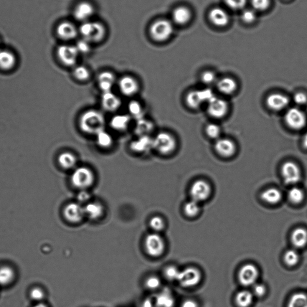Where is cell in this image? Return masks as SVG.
I'll return each instance as SVG.
<instances>
[{
	"mask_svg": "<svg viewBox=\"0 0 307 307\" xmlns=\"http://www.w3.org/2000/svg\"><path fill=\"white\" fill-rule=\"evenodd\" d=\"M106 124L105 115L96 110L85 111L79 120V126L83 133L95 136L105 130Z\"/></svg>",
	"mask_w": 307,
	"mask_h": 307,
	"instance_id": "6da1fadb",
	"label": "cell"
},
{
	"mask_svg": "<svg viewBox=\"0 0 307 307\" xmlns=\"http://www.w3.org/2000/svg\"><path fill=\"white\" fill-rule=\"evenodd\" d=\"M95 175L92 170L86 166L76 167L70 177L72 186L80 190H88L95 182Z\"/></svg>",
	"mask_w": 307,
	"mask_h": 307,
	"instance_id": "7a4b0ae2",
	"label": "cell"
},
{
	"mask_svg": "<svg viewBox=\"0 0 307 307\" xmlns=\"http://www.w3.org/2000/svg\"><path fill=\"white\" fill-rule=\"evenodd\" d=\"M105 26L100 22L87 21L83 22L79 29V33L82 39L91 43L101 41L106 35Z\"/></svg>",
	"mask_w": 307,
	"mask_h": 307,
	"instance_id": "3957f363",
	"label": "cell"
},
{
	"mask_svg": "<svg viewBox=\"0 0 307 307\" xmlns=\"http://www.w3.org/2000/svg\"><path fill=\"white\" fill-rule=\"evenodd\" d=\"M177 141L173 134L161 131L153 138V149L163 156H170L176 150Z\"/></svg>",
	"mask_w": 307,
	"mask_h": 307,
	"instance_id": "277c9868",
	"label": "cell"
},
{
	"mask_svg": "<svg viewBox=\"0 0 307 307\" xmlns=\"http://www.w3.org/2000/svg\"><path fill=\"white\" fill-rule=\"evenodd\" d=\"M174 32L172 23L166 19H157L149 28V34L155 41L163 42L169 40Z\"/></svg>",
	"mask_w": 307,
	"mask_h": 307,
	"instance_id": "5b68a950",
	"label": "cell"
},
{
	"mask_svg": "<svg viewBox=\"0 0 307 307\" xmlns=\"http://www.w3.org/2000/svg\"><path fill=\"white\" fill-rule=\"evenodd\" d=\"M144 246L146 253L153 258L161 257L166 250V242L164 238L156 232L150 233L146 236L145 240Z\"/></svg>",
	"mask_w": 307,
	"mask_h": 307,
	"instance_id": "8992f818",
	"label": "cell"
},
{
	"mask_svg": "<svg viewBox=\"0 0 307 307\" xmlns=\"http://www.w3.org/2000/svg\"><path fill=\"white\" fill-rule=\"evenodd\" d=\"M57 54L58 60L63 65L73 67L77 65L80 53L75 46L63 45L58 48Z\"/></svg>",
	"mask_w": 307,
	"mask_h": 307,
	"instance_id": "52a82bcc",
	"label": "cell"
},
{
	"mask_svg": "<svg viewBox=\"0 0 307 307\" xmlns=\"http://www.w3.org/2000/svg\"><path fill=\"white\" fill-rule=\"evenodd\" d=\"M285 120L287 125L293 130L303 129L307 123V118L303 111L298 108H292L286 112Z\"/></svg>",
	"mask_w": 307,
	"mask_h": 307,
	"instance_id": "ba28073f",
	"label": "cell"
},
{
	"mask_svg": "<svg viewBox=\"0 0 307 307\" xmlns=\"http://www.w3.org/2000/svg\"><path fill=\"white\" fill-rule=\"evenodd\" d=\"M63 215L68 223H80L85 217L84 207L78 202L70 203L65 207Z\"/></svg>",
	"mask_w": 307,
	"mask_h": 307,
	"instance_id": "9c48e42d",
	"label": "cell"
},
{
	"mask_svg": "<svg viewBox=\"0 0 307 307\" xmlns=\"http://www.w3.org/2000/svg\"><path fill=\"white\" fill-rule=\"evenodd\" d=\"M211 194V187L207 181L197 180L190 187V194L192 200L198 203L209 199Z\"/></svg>",
	"mask_w": 307,
	"mask_h": 307,
	"instance_id": "30bf717a",
	"label": "cell"
},
{
	"mask_svg": "<svg viewBox=\"0 0 307 307\" xmlns=\"http://www.w3.org/2000/svg\"><path fill=\"white\" fill-rule=\"evenodd\" d=\"M281 176L284 181L288 185L298 183L301 178V170L293 162H286L281 166Z\"/></svg>",
	"mask_w": 307,
	"mask_h": 307,
	"instance_id": "8fae6325",
	"label": "cell"
},
{
	"mask_svg": "<svg viewBox=\"0 0 307 307\" xmlns=\"http://www.w3.org/2000/svg\"><path fill=\"white\" fill-rule=\"evenodd\" d=\"M201 278V273L198 269L189 267L181 271L178 281L182 287L189 288L197 285Z\"/></svg>",
	"mask_w": 307,
	"mask_h": 307,
	"instance_id": "7c38bea8",
	"label": "cell"
},
{
	"mask_svg": "<svg viewBox=\"0 0 307 307\" xmlns=\"http://www.w3.org/2000/svg\"><path fill=\"white\" fill-rule=\"evenodd\" d=\"M259 272L257 267L253 264H246L240 269L238 273V280L242 286H250L255 285Z\"/></svg>",
	"mask_w": 307,
	"mask_h": 307,
	"instance_id": "4fadbf2b",
	"label": "cell"
},
{
	"mask_svg": "<svg viewBox=\"0 0 307 307\" xmlns=\"http://www.w3.org/2000/svg\"><path fill=\"white\" fill-rule=\"evenodd\" d=\"M118 86L120 92L126 97L136 95L140 89V85L136 79L129 75L121 78L118 81Z\"/></svg>",
	"mask_w": 307,
	"mask_h": 307,
	"instance_id": "5bb4252c",
	"label": "cell"
},
{
	"mask_svg": "<svg viewBox=\"0 0 307 307\" xmlns=\"http://www.w3.org/2000/svg\"><path fill=\"white\" fill-rule=\"evenodd\" d=\"M131 150L137 154H145L153 149V138L151 136L136 137L131 142Z\"/></svg>",
	"mask_w": 307,
	"mask_h": 307,
	"instance_id": "9a60e30c",
	"label": "cell"
},
{
	"mask_svg": "<svg viewBox=\"0 0 307 307\" xmlns=\"http://www.w3.org/2000/svg\"><path fill=\"white\" fill-rule=\"evenodd\" d=\"M208 103V112L212 117L221 118L226 115L229 107L225 100L215 97Z\"/></svg>",
	"mask_w": 307,
	"mask_h": 307,
	"instance_id": "2e32d148",
	"label": "cell"
},
{
	"mask_svg": "<svg viewBox=\"0 0 307 307\" xmlns=\"http://www.w3.org/2000/svg\"><path fill=\"white\" fill-rule=\"evenodd\" d=\"M101 105L104 110L108 113H114L121 108L122 101L113 91L102 93Z\"/></svg>",
	"mask_w": 307,
	"mask_h": 307,
	"instance_id": "e0dca14e",
	"label": "cell"
},
{
	"mask_svg": "<svg viewBox=\"0 0 307 307\" xmlns=\"http://www.w3.org/2000/svg\"><path fill=\"white\" fill-rule=\"evenodd\" d=\"M95 12V7L90 2L83 1L76 6L73 14L78 21L85 22L90 21Z\"/></svg>",
	"mask_w": 307,
	"mask_h": 307,
	"instance_id": "ac0fdd59",
	"label": "cell"
},
{
	"mask_svg": "<svg viewBox=\"0 0 307 307\" xmlns=\"http://www.w3.org/2000/svg\"><path fill=\"white\" fill-rule=\"evenodd\" d=\"M289 104L288 96L281 93H273L266 98V105L271 110L280 111L285 110Z\"/></svg>",
	"mask_w": 307,
	"mask_h": 307,
	"instance_id": "d6986e66",
	"label": "cell"
},
{
	"mask_svg": "<svg viewBox=\"0 0 307 307\" xmlns=\"http://www.w3.org/2000/svg\"><path fill=\"white\" fill-rule=\"evenodd\" d=\"M57 34L61 39L69 41L77 37L79 30L72 22L65 21L58 25Z\"/></svg>",
	"mask_w": 307,
	"mask_h": 307,
	"instance_id": "ffe728a7",
	"label": "cell"
},
{
	"mask_svg": "<svg viewBox=\"0 0 307 307\" xmlns=\"http://www.w3.org/2000/svg\"><path fill=\"white\" fill-rule=\"evenodd\" d=\"M116 82V79L115 75L110 71H105L100 73L98 76L97 84L102 93L112 91Z\"/></svg>",
	"mask_w": 307,
	"mask_h": 307,
	"instance_id": "44dd1931",
	"label": "cell"
},
{
	"mask_svg": "<svg viewBox=\"0 0 307 307\" xmlns=\"http://www.w3.org/2000/svg\"><path fill=\"white\" fill-rule=\"evenodd\" d=\"M214 147L217 153L224 157H232L237 149L234 143L227 139H217Z\"/></svg>",
	"mask_w": 307,
	"mask_h": 307,
	"instance_id": "7402d4cb",
	"label": "cell"
},
{
	"mask_svg": "<svg viewBox=\"0 0 307 307\" xmlns=\"http://www.w3.org/2000/svg\"><path fill=\"white\" fill-rule=\"evenodd\" d=\"M154 128L153 122L144 117L136 120L133 128V132L136 137L151 136Z\"/></svg>",
	"mask_w": 307,
	"mask_h": 307,
	"instance_id": "603a6c76",
	"label": "cell"
},
{
	"mask_svg": "<svg viewBox=\"0 0 307 307\" xmlns=\"http://www.w3.org/2000/svg\"><path fill=\"white\" fill-rule=\"evenodd\" d=\"M131 117L129 114H117L111 119V128L117 131H124L128 130L130 126Z\"/></svg>",
	"mask_w": 307,
	"mask_h": 307,
	"instance_id": "cb8c5ba5",
	"label": "cell"
},
{
	"mask_svg": "<svg viewBox=\"0 0 307 307\" xmlns=\"http://www.w3.org/2000/svg\"><path fill=\"white\" fill-rule=\"evenodd\" d=\"M85 216L92 220L101 219L105 214V207L98 202H90L84 207Z\"/></svg>",
	"mask_w": 307,
	"mask_h": 307,
	"instance_id": "d4e9b609",
	"label": "cell"
},
{
	"mask_svg": "<svg viewBox=\"0 0 307 307\" xmlns=\"http://www.w3.org/2000/svg\"><path fill=\"white\" fill-rule=\"evenodd\" d=\"M16 64V57L9 50L0 49V68L4 71L13 69Z\"/></svg>",
	"mask_w": 307,
	"mask_h": 307,
	"instance_id": "484cf974",
	"label": "cell"
},
{
	"mask_svg": "<svg viewBox=\"0 0 307 307\" xmlns=\"http://www.w3.org/2000/svg\"><path fill=\"white\" fill-rule=\"evenodd\" d=\"M209 18L217 27H225L229 21V15L225 10L220 8L212 9L209 14Z\"/></svg>",
	"mask_w": 307,
	"mask_h": 307,
	"instance_id": "4316f807",
	"label": "cell"
},
{
	"mask_svg": "<svg viewBox=\"0 0 307 307\" xmlns=\"http://www.w3.org/2000/svg\"><path fill=\"white\" fill-rule=\"evenodd\" d=\"M58 164L65 170L75 169L78 163L77 157L71 152L61 153L58 158Z\"/></svg>",
	"mask_w": 307,
	"mask_h": 307,
	"instance_id": "83f0119b",
	"label": "cell"
},
{
	"mask_svg": "<svg viewBox=\"0 0 307 307\" xmlns=\"http://www.w3.org/2000/svg\"><path fill=\"white\" fill-rule=\"evenodd\" d=\"M291 242L297 248L305 247L307 245V230L303 227H298L291 234Z\"/></svg>",
	"mask_w": 307,
	"mask_h": 307,
	"instance_id": "f1b7e54d",
	"label": "cell"
},
{
	"mask_svg": "<svg viewBox=\"0 0 307 307\" xmlns=\"http://www.w3.org/2000/svg\"><path fill=\"white\" fill-rule=\"evenodd\" d=\"M192 14L186 7H178L172 13V19L175 23L178 25H185L191 19Z\"/></svg>",
	"mask_w": 307,
	"mask_h": 307,
	"instance_id": "f546056e",
	"label": "cell"
},
{
	"mask_svg": "<svg viewBox=\"0 0 307 307\" xmlns=\"http://www.w3.org/2000/svg\"><path fill=\"white\" fill-rule=\"evenodd\" d=\"M217 88L225 95H232L237 89V83L233 79L224 78L218 81Z\"/></svg>",
	"mask_w": 307,
	"mask_h": 307,
	"instance_id": "4dcf8cb0",
	"label": "cell"
},
{
	"mask_svg": "<svg viewBox=\"0 0 307 307\" xmlns=\"http://www.w3.org/2000/svg\"><path fill=\"white\" fill-rule=\"evenodd\" d=\"M186 101L189 108L194 110L199 108L203 103H205L202 90L190 91L186 96Z\"/></svg>",
	"mask_w": 307,
	"mask_h": 307,
	"instance_id": "1f68e13d",
	"label": "cell"
},
{
	"mask_svg": "<svg viewBox=\"0 0 307 307\" xmlns=\"http://www.w3.org/2000/svg\"><path fill=\"white\" fill-rule=\"evenodd\" d=\"M263 201L269 204H277L282 199V194L276 188H270L265 190L261 195Z\"/></svg>",
	"mask_w": 307,
	"mask_h": 307,
	"instance_id": "d6a6232c",
	"label": "cell"
},
{
	"mask_svg": "<svg viewBox=\"0 0 307 307\" xmlns=\"http://www.w3.org/2000/svg\"><path fill=\"white\" fill-rule=\"evenodd\" d=\"M15 273L14 269L9 266L0 267V286H6L11 285L14 281Z\"/></svg>",
	"mask_w": 307,
	"mask_h": 307,
	"instance_id": "836d02e7",
	"label": "cell"
},
{
	"mask_svg": "<svg viewBox=\"0 0 307 307\" xmlns=\"http://www.w3.org/2000/svg\"><path fill=\"white\" fill-rule=\"evenodd\" d=\"M128 110L129 115L131 116V118L135 119L137 120L145 117V110L143 106L138 101H130L128 104Z\"/></svg>",
	"mask_w": 307,
	"mask_h": 307,
	"instance_id": "e575fe53",
	"label": "cell"
},
{
	"mask_svg": "<svg viewBox=\"0 0 307 307\" xmlns=\"http://www.w3.org/2000/svg\"><path fill=\"white\" fill-rule=\"evenodd\" d=\"M96 143L101 148H110L113 144V136L105 130L101 131L96 136Z\"/></svg>",
	"mask_w": 307,
	"mask_h": 307,
	"instance_id": "d590c367",
	"label": "cell"
},
{
	"mask_svg": "<svg viewBox=\"0 0 307 307\" xmlns=\"http://www.w3.org/2000/svg\"><path fill=\"white\" fill-rule=\"evenodd\" d=\"M235 301L239 307H250L253 301V294L247 291H241L236 296Z\"/></svg>",
	"mask_w": 307,
	"mask_h": 307,
	"instance_id": "8d00e7d4",
	"label": "cell"
},
{
	"mask_svg": "<svg viewBox=\"0 0 307 307\" xmlns=\"http://www.w3.org/2000/svg\"><path fill=\"white\" fill-rule=\"evenodd\" d=\"M288 196L289 201L293 204L298 205L303 202L305 194L300 188L295 187L289 190Z\"/></svg>",
	"mask_w": 307,
	"mask_h": 307,
	"instance_id": "74e56055",
	"label": "cell"
},
{
	"mask_svg": "<svg viewBox=\"0 0 307 307\" xmlns=\"http://www.w3.org/2000/svg\"><path fill=\"white\" fill-rule=\"evenodd\" d=\"M288 307H307V295L304 293H297L291 296Z\"/></svg>",
	"mask_w": 307,
	"mask_h": 307,
	"instance_id": "f35d334b",
	"label": "cell"
},
{
	"mask_svg": "<svg viewBox=\"0 0 307 307\" xmlns=\"http://www.w3.org/2000/svg\"><path fill=\"white\" fill-rule=\"evenodd\" d=\"M200 208L199 203L191 200L187 202L184 206V212L185 215L188 217L194 218L196 217L199 214Z\"/></svg>",
	"mask_w": 307,
	"mask_h": 307,
	"instance_id": "ab89813d",
	"label": "cell"
},
{
	"mask_svg": "<svg viewBox=\"0 0 307 307\" xmlns=\"http://www.w3.org/2000/svg\"><path fill=\"white\" fill-rule=\"evenodd\" d=\"M73 77L80 82H85L90 78V72L87 67L83 65L76 66L73 69Z\"/></svg>",
	"mask_w": 307,
	"mask_h": 307,
	"instance_id": "60d3db41",
	"label": "cell"
},
{
	"mask_svg": "<svg viewBox=\"0 0 307 307\" xmlns=\"http://www.w3.org/2000/svg\"><path fill=\"white\" fill-rule=\"evenodd\" d=\"M181 273L176 266L169 265L165 268L163 271L164 277L168 281H174L178 280Z\"/></svg>",
	"mask_w": 307,
	"mask_h": 307,
	"instance_id": "b9f144b4",
	"label": "cell"
},
{
	"mask_svg": "<svg viewBox=\"0 0 307 307\" xmlns=\"http://www.w3.org/2000/svg\"><path fill=\"white\" fill-rule=\"evenodd\" d=\"M284 260L287 265L294 266L298 263L299 261V255L296 250L291 249L287 251L284 256Z\"/></svg>",
	"mask_w": 307,
	"mask_h": 307,
	"instance_id": "7bdbcfd3",
	"label": "cell"
},
{
	"mask_svg": "<svg viewBox=\"0 0 307 307\" xmlns=\"http://www.w3.org/2000/svg\"><path fill=\"white\" fill-rule=\"evenodd\" d=\"M174 298L171 294L163 292L157 296L156 303L157 305L162 307H171L174 304Z\"/></svg>",
	"mask_w": 307,
	"mask_h": 307,
	"instance_id": "ee69618b",
	"label": "cell"
},
{
	"mask_svg": "<svg viewBox=\"0 0 307 307\" xmlns=\"http://www.w3.org/2000/svg\"><path fill=\"white\" fill-rule=\"evenodd\" d=\"M149 226L155 232L158 233L165 229L166 223L162 217L155 216L149 221Z\"/></svg>",
	"mask_w": 307,
	"mask_h": 307,
	"instance_id": "f6af8a7d",
	"label": "cell"
},
{
	"mask_svg": "<svg viewBox=\"0 0 307 307\" xmlns=\"http://www.w3.org/2000/svg\"><path fill=\"white\" fill-rule=\"evenodd\" d=\"M145 285L146 289H148L149 291H156L161 288L162 281L158 276L151 275L146 279Z\"/></svg>",
	"mask_w": 307,
	"mask_h": 307,
	"instance_id": "bcb514c9",
	"label": "cell"
},
{
	"mask_svg": "<svg viewBox=\"0 0 307 307\" xmlns=\"http://www.w3.org/2000/svg\"><path fill=\"white\" fill-rule=\"evenodd\" d=\"M206 133L210 138L217 139L220 135L221 130L219 126L215 124H210L207 126Z\"/></svg>",
	"mask_w": 307,
	"mask_h": 307,
	"instance_id": "7dc6e473",
	"label": "cell"
},
{
	"mask_svg": "<svg viewBox=\"0 0 307 307\" xmlns=\"http://www.w3.org/2000/svg\"><path fill=\"white\" fill-rule=\"evenodd\" d=\"M30 296L32 300L40 303L45 298V291L42 289L35 287L30 291Z\"/></svg>",
	"mask_w": 307,
	"mask_h": 307,
	"instance_id": "c3c4849f",
	"label": "cell"
},
{
	"mask_svg": "<svg viewBox=\"0 0 307 307\" xmlns=\"http://www.w3.org/2000/svg\"><path fill=\"white\" fill-rule=\"evenodd\" d=\"M78 51L80 54H86L90 52L91 50V43L85 39H82L77 42L75 46Z\"/></svg>",
	"mask_w": 307,
	"mask_h": 307,
	"instance_id": "681fc988",
	"label": "cell"
},
{
	"mask_svg": "<svg viewBox=\"0 0 307 307\" xmlns=\"http://www.w3.org/2000/svg\"><path fill=\"white\" fill-rule=\"evenodd\" d=\"M252 4L256 11H263L270 6V0H252Z\"/></svg>",
	"mask_w": 307,
	"mask_h": 307,
	"instance_id": "f907efd6",
	"label": "cell"
},
{
	"mask_svg": "<svg viewBox=\"0 0 307 307\" xmlns=\"http://www.w3.org/2000/svg\"><path fill=\"white\" fill-rule=\"evenodd\" d=\"M227 6L233 10H241L245 7L247 0H225Z\"/></svg>",
	"mask_w": 307,
	"mask_h": 307,
	"instance_id": "816d5d0a",
	"label": "cell"
},
{
	"mask_svg": "<svg viewBox=\"0 0 307 307\" xmlns=\"http://www.w3.org/2000/svg\"><path fill=\"white\" fill-rule=\"evenodd\" d=\"M201 80L205 84L211 85L217 82L216 75L212 72H204L202 75Z\"/></svg>",
	"mask_w": 307,
	"mask_h": 307,
	"instance_id": "f5cc1de1",
	"label": "cell"
},
{
	"mask_svg": "<svg viewBox=\"0 0 307 307\" xmlns=\"http://www.w3.org/2000/svg\"><path fill=\"white\" fill-rule=\"evenodd\" d=\"M242 17V21L245 23H252L255 21L256 14L252 9H247L243 11Z\"/></svg>",
	"mask_w": 307,
	"mask_h": 307,
	"instance_id": "db71d44e",
	"label": "cell"
},
{
	"mask_svg": "<svg viewBox=\"0 0 307 307\" xmlns=\"http://www.w3.org/2000/svg\"><path fill=\"white\" fill-rule=\"evenodd\" d=\"M91 199V194L87 190H80L77 195L78 202L81 204H88Z\"/></svg>",
	"mask_w": 307,
	"mask_h": 307,
	"instance_id": "11a10c76",
	"label": "cell"
},
{
	"mask_svg": "<svg viewBox=\"0 0 307 307\" xmlns=\"http://www.w3.org/2000/svg\"><path fill=\"white\" fill-rule=\"evenodd\" d=\"M253 291L256 296L260 297H260L265 295L266 288L262 284H256L254 286Z\"/></svg>",
	"mask_w": 307,
	"mask_h": 307,
	"instance_id": "9f6ffc18",
	"label": "cell"
},
{
	"mask_svg": "<svg viewBox=\"0 0 307 307\" xmlns=\"http://www.w3.org/2000/svg\"><path fill=\"white\" fill-rule=\"evenodd\" d=\"M294 101L299 105H303L307 102V96L305 93H298L294 96Z\"/></svg>",
	"mask_w": 307,
	"mask_h": 307,
	"instance_id": "6f0895ef",
	"label": "cell"
},
{
	"mask_svg": "<svg viewBox=\"0 0 307 307\" xmlns=\"http://www.w3.org/2000/svg\"><path fill=\"white\" fill-rule=\"evenodd\" d=\"M181 307H198V304L196 301L192 299H187L182 304Z\"/></svg>",
	"mask_w": 307,
	"mask_h": 307,
	"instance_id": "680465c9",
	"label": "cell"
},
{
	"mask_svg": "<svg viewBox=\"0 0 307 307\" xmlns=\"http://www.w3.org/2000/svg\"><path fill=\"white\" fill-rule=\"evenodd\" d=\"M154 304L153 299L151 298H146L145 299L143 303H142L141 307H153Z\"/></svg>",
	"mask_w": 307,
	"mask_h": 307,
	"instance_id": "91938a15",
	"label": "cell"
},
{
	"mask_svg": "<svg viewBox=\"0 0 307 307\" xmlns=\"http://www.w3.org/2000/svg\"><path fill=\"white\" fill-rule=\"evenodd\" d=\"M33 307H48V306L47 305V304L41 303V302H40V303H38L37 304H35V305Z\"/></svg>",
	"mask_w": 307,
	"mask_h": 307,
	"instance_id": "94428289",
	"label": "cell"
},
{
	"mask_svg": "<svg viewBox=\"0 0 307 307\" xmlns=\"http://www.w3.org/2000/svg\"><path fill=\"white\" fill-rule=\"evenodd\" d=\"M303 144L304 146L307 148V133L304 135L303 139Z\"/></svg>",
	"mask_w": 307,
	"mask_h": 307,
	"instance_id": "6125c7cd",
	"label": "cell"
}]
</instances>
